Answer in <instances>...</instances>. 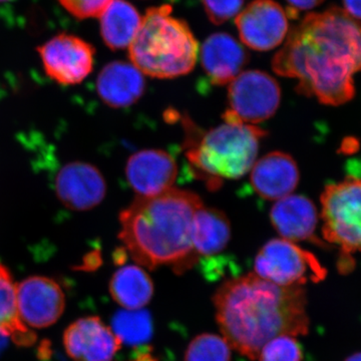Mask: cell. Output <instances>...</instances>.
Instances as JSON below:
<instances>
[{
	"instance_id": "22",
	"label": "cell",
	"mask_w": 361,
	"mask_h": 361,
	"mask_svg": "<svg viewBox=\"0 0 361 361\" xmlns=\"http://www.w3.org/2000/svg\"><path fill=\"white\" fill-rule=\"evenodd\" d=\"M0 330L20 346H32L37 336L21 320L16 299V285L11 272L0 262Z\"/></svg>"
},
{
	"instance_id": "23",
	"label": "cell",
	"mask_w": 361,
	"mask_h": 361,
	"mask_svg": "<svg viewBox=\"0 0 361 361\" xmlns=\"http://www.w3.org/2000/svg\"><path fill=\"white\" fill-rule=\"evenodd\" d=\"M114 334L121 343L141 345L149 341L153 334V323L148 311L121 310L113 317Z\"/></svg>"
},
{
	"instance_id": "15",
	"label": "cell",
	"mask_w": 361,
	"mask_h": 361,
	"mask_svg": "<svg viewBox=\"0 0 361 361\" xmlns=\"http://www.w3.org/2000/svg\"><path fill=\"white\" fill-rule=\"evenodd\" d=\"M249 54L232 35L214 33L202 44L201 63L211 84L224 85L233 82L245 68Z\"/></svg>"
},
{
	"instance_id": "10",
	"label": "cell",
	"mask_w": 361,
	"mask_h": 361,
	"mask_svg": "<svg viewBox=\"0 0 361 361\" xmlns=\"http://www.w3.org/2000/svg\"><path fill=\"white\" fill-rule=\"evenodd\" d=\"M242 42L249 49L268 51L283 42L289 30L288 16L274 0H254L235 20Z\"/></svg>"
},
{
	"instance_id": "25",
	"label": "cell",
	"mask_w": 361,
	"mask_h": 361,
	"mask_svg": "<svg viewBox=\"0 0 361 361\" xmlns=\"http://www.w3.org/2000/svg\"><path fill=\"white\" fill-rule=\"evenodd\" d=\"M260 361H302V350L293 336H281L271 339L261 349Z\"/></svg>"
},
{
	"instance_id": "21",
	"label": "cell",
	"mask_w": 361,
	"mask_h": 361,
	"mask_svg": "<svg viewBox=\"0 0 361 361\" xmlns=\"http://www.w3.org/2000/svg\"><path fill=\"white\" fill-rule=\"evenodd\" d=\"M110 292L114 300L125 310H139L153 297V281L140 266H123L111 277Z\"/></svg>"
},
{
	"instance_id": "4",
	"label": "cell",
	"mask_w": 361,
	"mask_h": 361,
	"mask_svg": "<svg viewBox=\"0 0 361 361\" xmlns=\"http://www.w3.org/2000/svg\"><path fill=\"white\" fill-rule=\"evenodd\" d=\"M185 149L195 175L209 188L218 189L223 179H238L253 167L265 130L254 125L227 123L201 132L184 120Z\"/></svg>"
},
{
	"instance_id": "27",
	"label": "cell",
	"mask_w": 361,
	"mask_h": 361,
	"mask_svg": "<svg viewBox=\"0 0 361 361\" xmlns=\"http://www.w3.org/2000/svg\"><path fill=\"white\" fill-rule=\"evenodd\" d=\"M113 1L114 0H59L61 6L78 20L99 18Z\"/></svg>"
},
{
	"instance_id": "11",
	"label": "cell",
	"mask_w": 361,
	"mask_h": 361,
	"mask_svg": "<svg viewBox=\"0 0 361 361\" xmlns=\"http://www.w3.org/2000/svg\"><path fill=\"white\" fill-rule=\"evenodd\" d=\"M18 312L26 326L45 329L63 315L66 296L58 282L49 277L26 278L16 286Z\"/></svg>"
},
{
	"instance_id": "24",
	"label": "cell",
	"mask_w": 361,
	"mask_h": 361,
	"mask_svg": "<svg viewBox=\"0 0 361 361\" xmlns=\"http://www.w3.org/2000/svg\"><path fill=\"white\" fill-rule=\"evenodd\" d=\"M185 361H231V350L223 337L204 334L189 344Z\"/></svg>"
},
{
	"instance_id": "5",
	"label": "cell",
	"mask_w": 361,
	"mask_h": 361,
	"mask_svg": "<svg viewBox=\"0 0 361 361\" xmlns=\"http://www.w3.org/2000/svg\"><path fill=\"white\" fill-rule=\"evenodd\" d=\"M169 4L151 7L129 47L133 65L156 78H175L191 73L199 44L186 21L174 18Z\"/></svg>"
},
{
	"instance_id": "6",
	"label": "cell",
	"mask_w": 361,
	"mask_h": 361,
	"mask_svg": "<svg viewBox=\"0 0 361 361\" xmlns=\"http://www.w3.org/2000/svg\"><path fill=\"white\" fill-rule=\"evenodd\" d=\"M323 236L344 255L361 252V178L329 185L322 195Z\"/></svg>"
},
{
	"instance_id": "1",
	"label": "cell",
	"mask_w": 361,
	"mask_h": 361,
	"mask_svg": "<svg viewBox=\"0 0 361 361\" xmlns=\"http://www.w3.org/2000/svg\"><path fill=\"white\" fill-rule=\"evenodd\" d=\"M272 68L297 78V92L338 106L355 96L353 75L361 71V23L344 9L310 13L293 27Z\"/></svg>"
},
{
	"instance_id": "8",
	"label": "cell",
	"mask_w": 361,
	"mask_h": 361,
	"mask_svg": "<svg viewBox=\"0 0 361 361\" xmlns=\"http://www.w3.org/2000/svg\"><path fill=\"white\" fill-rule=\"evenodd\" d=\"M280 99L281 89L272 75L261 71H244L230 82L225 122H264L276 113Z\"/></svg>"
},
{
	"instance_id": "20",
	"label": "cell",
	"mask_w": 361,
	"mask_h": 361,
	"mask_svg": "<svg viewBox=\"0 0 361 361\" xmlns=\"http://www.w3.org/2000/svg\"><path fill=\"white\" fill-rule=\"evenodd\" d=\"M142 20L132 4L126 0H114L99 16L104 44L113 51L127 49L139 32Z\"/></svg>"
},
{
	"instance_id": "18",
	"label": "cell",
	"mask_w": 361,
	"mask_h": 361,
	"mask_svg": "<svg viewBox=\"0 0 361 361\" xmlns=\"http://www.w3.org/2000/svg\"><path fill=\"white\" fill-rule=\"evenodd\" d=\"M146 82L141 71L132 63L113 61L104 66L97 80V90L104 104L113 108H127L144 94Z\"/></svg>"
},
{
	"instance_id": "17",
	"label": "cell",
	"mask_w": 361,
	"mask_h": 361,
	"mask_svg": "<svg viewBox=\"0 0 361 361\" xmlns=\"http://www.w3.org/2000/svg\"><path fill=\"white\" fill-rule=\"evenodd\" d=\"M273 227L288 241H310L322 244L315 237L317 212L314 204L300 195L280 199L271 209Z\"/></svg>"
},
{
	"instance_id": "30",
	"label": "cell",
	"mask_w": 361,
	"mask_h": 361,
	"mask_svg": "<svg viewBox=\"0 0 361 361\" xmlns=\"http://www.w3.org/2000/svg\"><path fill=\"white\" fill-rule=\"evenodd\" d=\"M7 344H8V336L0 330V353H4Z\"/></svg>"
},
{
	"instance_id": "16",
	"label": "cell",
	"mask_w": 361,
	"mask_h": 361,
	"mask_svg": "<svg viewBox=\"0 0 361 361\" xmlns=\"http://www.w3.org/2000/svg\"><path fill=\"white\" fill-rule=\"evenodd\" d=\"M299 182L296 161L288 154L272 152L252 167L251 184L266 200H280L289 196Z\"/></svg>"
},
{
	"instance_id": "13",
	"label": "cell",
	"mask_w": 361,
	"mask_h": 361,
	"mask_svg": "<svg viewBox=\"0 0 361 361\" xmlns=\"http://www.w3.org/2000/svg\"><path fill=\"white\" fill-rule=\"evenodd\" d=\"M126 174L140 197H155L172 189L177 179V163L163 149H142L130 157Z\"/></svg>"
},
{
	"instance_id": "14",
	"label": "cell",
	"mask_w": 361,
	"mask_h": 361,
	"mask_svg": "<svg viewBox=\"0 0 361 361\" xmlns=\"http://www.w3.org/2000/svg\"><path fill=\"white\" fill-rule=\"evenodd\" d=\"M56 191L59 200L73 210H90L106 196V185L102 173L90 164L73 161L59 171Z\"/></svg>"
},
{
	"instance_id": "2",
	"label": "cell",
	"mask_w": 361,
	"mask_h": 361,
	"mask_svg": "<svg viewBox=\"0 0 361 361\" xmlns=\"http://www.w3.org/2000/svg\"><path fill=\"white\" fill-rule=\"evenodd\" d=\"M213 302L225 341L251 360L271 339L305 336L310 330L302 286H280L249 273L221 285Z\"/></svg>"
},
{
	"instance_id": "28",
	"label": "cell",
	"mask_w": 361,
	"mask_h": 361,
	"mask_svg": "<svg viewBox=\"0 0 361 361\" xmlns=\"http://www.w3.org/2000/svg\"><path fill=\"white\" fill-rule=\"evenodd\" d=\"M291 11H310L324 2V0H286Z\"/></svg>"
},
{
	"instance_id": "7",
	"label": "cell",
	"mask_w": 361,
	"mask_h": 361,
	"mask_svg": "<svg viewBox=\"0 0 361 361\" xmlns=\"http://www.w3.org/2000/svg\"><path fill=\"white\" fill-rule=\"evenodd\" d=\"M254 269L259 277L280 286L317 283L327 275L311 252L285 239L267 242L256 256Z\"/></svg>"
},
{
	"instance_id": "31",
	"label": "cell",
	"mask_w": 361,
	"mask_h": 361,
	"mask_svg": "<svg viewBox=\"0 0 361 361\" xmlns=\"http://www.w3.org/2000/svg\"><path fill=\"white\" fill-rule=\"evenodd\" d=\"M345 361H361V353H355V355L349 356Z\"/></svg>"
},
{
	"instance_id": "9",
	"label": "cell",
	"mask_w": 361,
	"mask_h": 361,
	"mask_svg": "<svg viewBox=\"0 0 361 361\" xmlns=\"http://www.w3.org/2000/svg\"><path fill=\"white\" fill-rule=\"evenodd\" d=\"M39 52L47 75L61 85L80 84L94 68V47L75 35H56Z\"/></svg>"
},
{
	"instance_id": "3",
	"label": "cell",
	"mask_w": 361,
	"mask_h": 361,
	"mask_svg": "<svg viewBox=\"0 0 361 361\" xmlns=\"http://www.w3.org/2000/svg\"><path fill=\"white\" fill-rule=\"evenodd\" d=\"M203 206L193 192L172 189L139 197L120 215V238L130 257L148 269L170 265L177 272L198 261L191 241L195 213Z\"/></svg>"
},
{
	"instance_id": "32",
	"label": "cell",
	"mask_w": 361,
	"mask_h": 361,
	"mask_svg": "<svg viewBox=\"0 0 361 361\" xmlns=\"http://www.w3.org/2000/svg\"><path fill=\"white\" fill-rule=\"evenodd\" d=\"M7 1H11V0H0V4H1V2H7Z\"/></svg>"
},
{
	"instance_id": "12",
	"label": "cell",
	"mask_w": 361,
	"mask_h": 361,
	"mask_svg": "<svg viewBox=\"0 0 361 361\" xmlns=\"http://www.w3.org/2000/svg\"><path fill=\"white\" fill-rule=\"evenodd\" d=\"M63 345L75 361H111L122 343L101 318L87 316L66 329Z\"/></svg>"
},
{
	"instance_id": "29",
	"label": "cell",
	"mask_w": 361,
	"mask_h": 361,
	"mask_svg": "<svg viewBox=\"0 0 361 361\" xmlns=\"http://www.w3.org/2000/svg\"><path fill=\"white\" fill-rule=\"evenodd\" d=\"M344 7L349 16L355 20H361V0H343Z\"/></svg>"
},
{
	"instance_id": "26",
	"label": "cell",
	"mask_w": 361,
	"mask_h": 361,
	"mask_svg": "<svg viewBox=\"0 0 361 361\" xmlns=\"http://www.w3.org/2000/svg\"><path fill=\"white\" fill-rule=\"evenodd\" d=\"M207 16L214 25H222L238 16L245 0H201Z\"/></svg>"
},
{
	"instance_id": "19",
	"label": "cell",
	"mask_w": 361,
	"mask_h": 361,
	"mask_svg": "<svg viewBox=\"0 0 361 361\" xmlns=\"http://www.w3.org/2000/svg\"><path fill=\"white\" fill-rule=\"evenodd\" d=\"M231 238L227 216L217 209L202 206L196 211L192 225L191 241L197 257L213 256L224 250Z\"/></svg>"
}]
</instances>
